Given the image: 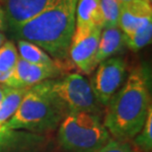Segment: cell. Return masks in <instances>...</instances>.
I'll return each mask as SVG.
<instances>
[{
    "label": "cell",
    "mask_w": 152,
    "mask_h": 152,
    "mask_svg": "<svg viewBox=\"0 0 152 152\" xmlns=\"http://www.w3.org/2000/svg\"><path fill=\"white\" fill-rule=\"evenodd\" d=\"M76 5L77 0H59L11 31L19 41L32 42L48 51L56 58L54 61L60 69L68 68V50L75 29Z\"/></svg>",
    "instance_id": "6da1fadb"
},
{
    "label": "cell",
    "mask_w": 152,
    "mask_h": 152,
    "mask_svg": "<svg viewBox=\"0 0 152 152\" xmlns=\"http://www.w3.org/2000/svg\"><path fill=\"white\" fill-rule=\"evenodd\" d=\"M106 106L104 126L109 133L121 140L135 137L151 108L146 69L140 66L133 69Z\"/></svg>",
    "instance_id": "7a4b0ae2"
},
{
    "label": "cell",
    "mask_w": 152,
    "mask_h": 152,
    "mask_svg": "<svg viewBox=\"0 0 152 152\" xmlns=\"http://www.w3.org/2000/svg\"><path fill=\"white\" fill-rule=\"evenodd\" d=\"M53 82L45 80L30 87L17 111L0 129V133L18 129L38 132L56 129L69 111L53 91Z\"/></svg>",
    "instance_id": "3957f363"
},
{
    "label": "cell",
    "mask_w": 152,
    "mask_h": 152,
    "mask_svg": "<svg viewBox=\"0 0 152 152\" xmlns=\"http://www.w3.org/2000/svg\"><path fill=\"white\" fill-rule=\"evenodd\" d=\"M99 115L77 112L68 113L58 130V141L67 152H97L111 139Z\"/></svg>",
    "instance_id": "277c9868"
},
{
    "label": "cell",
    "mask_w": 152,
    "mask_h": 152,
    "mask_svg": "<svg viewBox=\"0 0 152 152\" xmlns=\"http://www.w3.org/2000/svg\"><path fill=\"white\" fill-rule=\"evenodd\" d=\"M53 91L64 103L69 113H85L99 115L102 106L94 94L90 82L78 73H72L53 82Z\"/></svg>",
    "instance_id": "5b68a950"
},
{
    "label": "cell",
    "mask_w": 152,
    "mask_h": 152,
    "mask_svg": "<svg viewBox=\"0 0 152 152\" xmlns=\"http://www.w3.org/2000/svg\"><path fill=\"white\" fill-rule=\"evenodd\" d=\"M126 65L121 57H111L99 63L90 85L100 104L106 106L115 92L123 86Z\"/></svg>",
    "instance_id": "8992f818"
},
{
    "label": "cell",
    "mask_w": 152,
    "mask_h": 152,
    "mask_svg": "<svg viewBox=\"0 0 152 152\" xmlns=\"http://www.w3.org/2000/svg\"><path fill=\"white\" fill-rule=\"evenodd\" d=\"M101 32L102 28L96 27L82 34L73 33L68 56L70 62L82 73L90 74L98 65L96 62V53Z\"/></svg>",
    "instance_id": "52a82bcc"
},
{
    "label": "cell",
    "mask_w": 152,
    "mask_h": 152,
    "mask_svg": "<svg viewBox=\"0 0 152 152\" xmlns=\"http://www.w3.org/2000/svg\"><path fill=\"white\" fill-rule=\"evenodd\" d=\"M61 69L57 66L33 64L22 58H18L14 69L9 75L6 86L11 88H30L50 78L59 75Z\"/></svg>",
    "instance_id": "ba28073f"
},
{
    "label": "cell",
    "mask_w": 152,
    "mask_h": 152,
    "mask_svg": "<svg viewBox=\"0 0 152 152\" xmlns=\"http://www.w3.org/2000/svg\"><path fill=\"white\" fill-rule=\"evenodd\" d=\"M59 0H0L5 11L7 26L18 27L56 4Z\"/></svg>",
    "instance_id": "9c48e42d"
},
{
    "label": "cell",
    "mask_w": 152,
    "mask_h": 152,
    "mask_svg": "<svg viewBox=\"0 0 152 152\" xmlns=\"http://www.w3.org/2000/svg\"><path fill=\"white\" fill-rule=\"evenodd\" d=\"M149 24H152L151 3L144 0L123 3L118 20V28L126 37L134 34Z\"/></svg>",
    "instance_id": "30bf717a"
},
{
    "label": "cell",
    "mask_w": 152,
    "mask_h": 152,
    "mask_svg": "<svg viewBox=\"0 0 152 152\" xmlns=\"http://www.w3.org/2000/svg\"><path fill=\"white\" fill-rule=\"evenodd\" d=\"M96 27L103 29L100 0H77L74 33L82 34Z\"/></svg>",
    "instance_id": "8fae6325"
},
{
    "label": "cell",
    "mask_w": 152,
    "mask_h": 152,
    "mask_svg": "<svg viewBox=\"0 0 152 152\" xmlns=\"http://www.w3.org/2000/svg\"><path fill=\"white\" fill-rule=\"evenodd\" d=\"M126 45V36L120 28H106L101 32L98 50L96 53L97 64L111 58L124 50Z\"/></svg>",
    "instance_id": "7c38bea8"
},
{
    "label": "cell",
    "mask_w": 152,
    "mask_h": 152,
    "mask_svg": "<svg viewBox=\"0 0 152 152\" xmlns=\"http://www.w3.org/2000/svg\"><path fill=\"white\" fill-rule=\"evenodd\" d=\"M28 90L29 88H11L6 86L4 96L0 102V129L15 114Z\"/></svg>",
    "instance_id": "4fadbf2b"
},
{
    "label": "cell",
    "mask_w": 152,
    "mask_h": 152,
    "mask_svg": "<svg viewBox=\"0 0 152 152\" xmlns=\"http://www.w3.org/2000/svg\"><path fill=\"white\" fill-rule=\"evenodd\" d=\"M18 50H19L21 58L30 63L50 66V67H54V66L58 67L56 62L51 59L45 50L32 42L20 39L18 41Z\"/></svg>",
    "instance_id": "5bb4252c"
},
{
    "label": "cell",
    "mask_w": 152,
    "mask_h": 152,
    "mask_svg": "<svg viewBox=\"0 0 152 152\" xmlns=\"http://www.w3.org/2000/svg\"><path fill=\"white\" fill-rule=\"evenodd\" d=\"M103 16V29L118 28L123 3L118 0H100Z\"/></svg>",
    "instance_id": "9a60e30c"
},
{
    "label": "cell",
    "mask_w": 152,
    "mask_h": 152,
    "mask_svg": "<svg viewBox=\"0 0 152 152\" xmlns=\"http://www.w3.org/2000/svg\"><path fill=\"white\" fill-rule=\"evenodd\" d=\"M17 48L13 42H5L0 48V72L9 74L18 61Z\"/></svg>",
    "instance_id": "2e32d148"
},
{
    "label": "cell",
    "mask_w": 152,
    "mask_h": 152,
    "mask_svg": "<svg viewBox=\"0 0 152 152\" xmlns=\"http://www.w3.org/2000/svg\"><path fill=\"white\" fill-rule=\"evenodd\" d=\"M152 37V24L144 27L134 34L126 37V45L132 51H138L151 42Z\"/></svg>",
    "instance_id": "e0dca14e"
},
{
    "label": "cell",
    "mask_w": 152,
    "mask_h": 152,
    "mask_svg": "<svg viewBox=\"0 0 152 152\" xmlns=\"http://www.w3.org/2000/svg\"><path fill=\"white\" fill-rule=\"evenodd\" d=\"M135 144L145 152H150L152 147V110H148L145 123L140 130V134L135 138Z\"/></svg>",
    "instance_id": "ac0fdd59"
},
{
    "label": "cell",
    "mask_w": 152,
    "mask_h": 152,
    "mask_svg": "<svg viewBox=\"0 0 152 152\" xmlns=\"http://www.w3.org/2000/svg\"><path fill=\"white\" fill-rule=\"evenodd\" d=\"M97 152H135L126 140L110 139V141Z\"/></svg>",
    "instance_id": "d6986e66"
},
{
    "label": "cell",
    "mask_w": 152,
    "mask_h": 152,
    "mask_svg": "<svg viewBox=\"0 0 152 152\" xmlns=\"http://www.w3.org/2000/svg\"><path fill=\"white\" fill-rule=\"evenodd\" d=\"M7 21H6V15H5V11L3 9L2 4L0 3V32L4 31V30L7 28Z\"/></svg>",
    "instance_id": "ffe728a7"
},
{
    "label": "cell",
    "mask_w": 152,
    "mask_h": 152,
    "mask_svg": "<svg viewBox=\"0 0 152 152\" xmlns=\"http://www.w3.org/2000/svg\"><path fill=\"white\" fill-rule=\"evenodd\" d=\"M9 75H10V73L6 74V73H1V72H0V83H1V84H5V82L7 81Z\"/></svg>",
    "instance_id": "44dd1931"
},
{
    "label": "cell",
    "mask_w": 152,
    "mask_h": 152,
    "mask_svg": "<svg viewBox=\"0 0 152 152\" xmlns=\"http://www.w3.org/2000/svg\"><path fill=\"white\" fill-rule=\"evenodd\" d=\"M5 88H6V86H5L4 84H3V85H0V102L2 101L3 96H4V93H5Z\"/></svg>",
    "instance_id": "7402d4cb"
},
{
    "label": "cell",
    "mask_w": 152,
    "mask_h": 152,
    "mask_svg": "<svg viewBox=\"0 0 152 152\" xmlns=\"http://www.w3.org/2000/svg\"><path fill=\"white\" fill-rule=\"evenodd\" d=\"M5 42H6V38H5L4 34H3L2 32H0V48L2 47V45L4 44Z\"/></svg>",
    "instance_id": "603a6c76"
},
{
    "label": "cell",
    "mask_w": 152,
    "mask_h": 152,
    "mask_svg": "<svg viewBox=\"0 0 152 152\" xmlns=\"http://www.w3.org/2000/svg\"><path fill=\"white\" fill-rule=\"evenodd\" d=\"M118 1L121 2V3H130V2L136 1V0H118Z\"/></svg>",
    "instance_id": "cb8c5ba5"
},
{
    "label": "cell",
    "mask_w": 152,
    "mask_h": 152,
    "mask_svg": "<svg viewBox=\"0 0 152 152\" xmlns=\"http://www.w3.org/2000/svg\"><path fill=\"white\" fill-rule=\"evenodd\" d=\"M144 1H146V2H149V3H151V0H144Z\"/></svg>",
    "instance_id": "d4e9b609"
}]
</instances>
